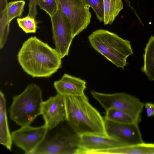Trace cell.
Returning <instances> with one entry per match:
<instances>
[{
  "instance_id": "obj_10",
  "label": "cell",
  "mask_w": 154,
  "mask_h": 154,
  "mask_svg": "<svg viewBox=\"0 0 154 154\" xmlns=\"http://www.w3.org/2000/svg\"><path fill=\"white\" fill-rule=\"evenodd\" d=\"M41 115L49 130L52 129L66 120V110L64 96L57 93L43 101Z\"/></svg>"
},
{
  "instance_id": "obj_23",
  "label": "cell",
  "mask_w": 154,
  "mask_h": 154,
  "mask_svg": "<svg viewBox=\"0 0 154 154\" xmlns=\"http://www.w3.org/2000/svg\"><path fill=\"white\" fill-rule=\"evenodd\" d=\"M37 4L40 8L45 11L50 17L56 12L58 8L56 0H37Z\"/></svg>"
},
{
  "instance_id": "obj_14",
  "label": "cell",
  "mask_w": 154,
  "mask_h": 154,
  "mask_svg": "<svg viewBox=\"0 0 154 154\" xmlns=\"http://www.w3.org/2000/svg\"><path fill=\"white\" fill-rule=\"evenodd\" d=\"M99 154H154V143L144 142L103 150H98Z\"/></svg>"
},
{
  "instance_id": "obj_8",
  "label": "cell",
  "mask_w": 154,
  "mask_h": 154,
  "mask_svg": "<svg viewBox=\"0 0 154 154\" xmlns=\"http://www.w3.org/2000/svg\"><path fill=\"white\" fill-rule=\"evenodd\" d=\"M48 130L45 123L38 127L30 125L21 126L12 132V142L25 154H32L45 139Z\"/></svg>"
},
{
  "instance_id": "obj_6",
  "label": "cell",
  "mask_w": 154,
  "mask_h": 154,
  "mask_svg": "<svg viewBox=\"0 0 154 154\" xmlns=\"http://www.w3.org/2000/svg\"><path fill=\"white\" fill-rule=\"evenodd\" d=\"M80 135L61 129L45 138L32 154H79Z\"/></svg>"
},
{
  "instance_id": "obj_13",
  "label": "cell",
  "mask_w": 154,
  "mask_h": 154,
  "mask_svg": "<svg viewBox=\"0 0 154 154\" xmlns=\"http://www.w3.org/2000/svg\"><path fill=\"white\" fill-rule=\"evenodd\" d=\"M86 82L82 79L65 73L60 80L55 81L54 86L57 93L63 96L83 95Z\"/></svg>"
},
{
  "instance_id": "obj_17",
  "label": "cell",
  "mask_w": 154,
  "mask_h": 154,
  "mask_svg": "<svg viewBox=\"0 0 154 154\" xmlns=\"http://www.w3.org/2000/svg\"><path fill=\"white\" fill-rule=\"evenodd\" d=\"M105 25L112 24L123 9L122 0H103Z\"/></svg>"
},
{
  "instance_id": "obj_21",
  "label": "cell",
  "mask_w": 154,
  "mask_h": 154,
  "mask_svg": "<svg viewBox=\"0 0 154 154\" xmlns=\"http://www.w3.org/2000/svg\"><path fill=\"white\" fill-rule=\"evenodd\" d=\"M35 19L29 16L23 18H18L17 21L19 26L26 33H35L37 30Z\"/></svg>"
},
{
  "instance_id": "obj_24",
  "label": "cell",
  "mask_w": 154,
  "mask_h": 154,
  "mask_svg": "<svg viewBox=\"0 0 154 154\" xmlns=\"http://www.w3.org/2000/svg\"><path fill=\"white\" fill-rule=\"evenodd\" d=\"M37 0H29V12L27 16L35 19L37 14Z\"/></svg>"
},
{
  "instance_id": "obj_4",
  "label": "cell",
  "mask_w": 154,
  "mask_h": 154,
  "mask_svg": "<svg viewBox=\"0 0 154 154\" xmlns=\"http://www.w3.org/2000/svg\"><path fill=\"white\" fill-rule=\"evenodd\" d=\"M43 101L41 88L30 84L22 93L13 97L8 109L10 119L21 127L30 125L41 115Z\"/></svg>"
},
{
  "instance_id": "obj_3",
  "label": "cell",
  "mask_w": 154,
  "mask_h": 154,
  "mask_svg": "<svg viewBox=\"0 0 154 154\" xmlns=\"http://www.w3.org/2000/svg\"><path fill=\"white\" fill-rule=\"evenodd\" d=\"M92 47L118 68L124 69L128 57L133 54L130 42L103 29L93 32L88 37Z\"/></svg>"
},
{
  "instance_id": "obj_2",
  "label": "cell",
  "mask_w": 154,
  "mask_h": 154,
  "mask_svg": "<svg viewBox=\"0 0 154 154\" xmlns=\"http://www.w3.org/2000/svg\"><path fill=\"white\" fill-rule=\"evenodd\" d=\"M66 118L74 132L79 135L91 134L108 136L105 119L84 94L64 96Z\"/></svg>"
},
{
  "instance_id": "obj_22",
  "label": "cell",
  "mask_w": 154,
  "mask_h": 154,
  "mask_svg": "<svg viewBox=\"0 0 154 154\" xmlns=\"http://www.w3.org/2000/svg\"><path fill=\"white\" fill-rule=\"evenodd\" d=\"M88 3L95 13L97 18L100 22L104 20L103 0H86Z\"/></svg>"
},
{
  "instance_id": "obj_18",
  "label": "cell",
  "mask_w": 154,
  "mask_h": 154,
  "mask_svg": "<svg viewBox=\"0 0 154 154\" xmlns=\"http://www.w3.org/2000/svg\"><path fill=\"white\" fill-rule=\"evenodd\" d=\"M7 0H0V48L5 45L9 32L10 23L7 11Z\"/></svg>"
},
{
  "instance_id": "obj_19",
  "label": "cell",
  "mask_w": 154,
  "mask_h": 154,
  "mask_svg": "<svg viewBox=\"0 0 154 154\" xmlns=\"http://www.w3.org/2000/svg\"><path fill=\"white\" fill-rule=\"evenodd\" d=\"M104 119L119 124L137 123L138 122L125 112L114 108L106 110Z\"/></svg>"
},
{
  "instance_id": "obj_7",
  "label": "cell",
  "mask_w": 154,
  "mask_h": 154,
  "mask_svg": "<svg viewBox=\"0 0 154 154\" xmlns=\"http://www.w3.org/2000/svg\"><path fill=\"white\" fill-rule=\"evenodd\" d=\"M58 8L69 21L74 38L86 29L91 17L86 0H56Z\"/></svg>"
},
{
  "instance_id": "obj_16",
  "label": "cell",
  "mask_w": 154,
  "mask_h": 154,
  "mask_svg": "<svg viewBox=\"0 0 154 154\" xmlns=\"http://www.w3.org/2000/svg\"><path fill=\"white\" fill-rule=\"evenodd\" d=\"M142 71L148 79L154 82V36L151 35L144 49Z\"/></svg>"
},
{
  "instance_id": "obj_25",
  "label": "cell",
  "mask_w": 154,
  "mask_h": 154,
  "mask_svg": "<svg viewBox=\"0 0 154 154\" xmlns=\"http://www.w3.org/2000/svg\"><path fill=\"white\" fill-rule=\"evenodd\" d=\"M147 116L150 117L154 115V103L147 102L145 104Z\"/></svg>"
},
{
  "instance_id": "obj_12",
  "label": "cell",
  "mask_w": 154,
  "mask_h": 154,
  "mask_svg": "<svg viewBox=\"0 0 154 154\" xmlns=\"http://www.w3.org/2000/svg\"><path fill=\"white\" fill-rule=\"evenodd\" d=\"M79 154H86L92 151L103 150L127 145L109 136L86 134L80 136Z\"/></svg>"
},
{
  "instance_id": "obj_20",
  "label": "cell",
  "mask_w": 154,
  "mask_h": 154,
  "mask_svg": "<svg viewBox=\"0 0 154 154\" xmlns=\"http://www.w3.org/2000/svg\"><path fill=\"white\" fill-rule=\"evenodd\" d=\"M25 3V1L22 0L8 3L6 8L8 20L10 23L14 18L22 16Z\"/></svg>"
},
{
  "instance_id": "obj_1",
  "label": "cell",
  "mask_w": 154,
  "mask_h": 154,
  "mask_svg": "<svg viewBox=\"0 0 154 154\" xmlns=\"http://www.w3.org/2000/svg\"><path fill=\"white\" fill-rule=\"evenodd\" d=\"M23 70L32 77H48L61 66L62 58L55 49L35 36L25 41L17 55Z\"/></svg>"
},
{
  "instance_id": "obj_9",
  "label": "cell",
  "mask_w": 154,
  "mask_h": 154,
  "mask_svg": "<svg viewBox=\"0 0 154 154\" xmlns=\"http://www.w3.org/2000/svg\"><path fill=\"white\" fill-rule=\"evenodd\" d=\"M50 18L55 49L62 58L68 55L74 38L71 25L67 18L58 8Z\"/></svg>"
},
{
  "instance_id": "obj_5",
  "label": "cell",
  "mask_w": 154,
  "mask_h": 154,
  "mask_svg": "<svg viewBox=\"0 0 154 154\" xmlns=\"http://www.w3.org/2000/svg\"><path fill=\"white\" fill-rule=\"evenodd\" d=\"M90 93L106 111L110 108L118 109L130 115L139 124L141 122L140 114L145 103L137 97L124 92L105 94L92 91Z\"/></svg>"
},
{
  "instance_id": "obj_11",
  "label": "cell",
  "mask_w": 154,
  "mask_h": 154,
  "mask_svg": "<svg viewBox=\"0 0 154 154\" xmlns=\"http://www.w3.org/2000/svg\"><path fill=\"white\" fill-rule=\"evenodd\" d=\"M106 131L109 136L127 145L143 142L138 124H119L105 119Z\"/></svg>"
},
{
  "instance_id": "obj_15",
  "label": "cell",
  "mask_w": 154,
  "mask_h": 154,
  "mask_svg": "<svg viewBox=\"0 0 154 154\" xmlns=\"http://www.w3.org/2000/svg\"><path fill=\"white\" fill-rule=\"evenodd\" d=\"M8 123L5 95L0 92V143L9 150L11 149L12 143Z\"/></svg>"
}]
</instances>
